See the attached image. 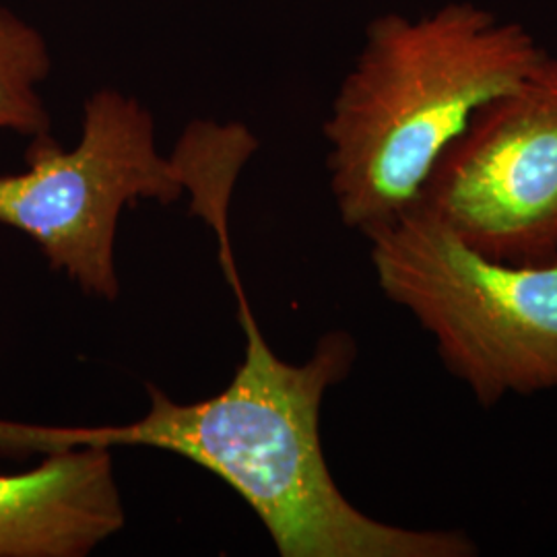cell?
Segmentation results:
<instances>
[{"instance_id":"8992f818","label":"cell","mask_w":557,"mask_h":557,"mask_svg":"<svg viewBox=\"0 0 557 557\" xmlns=\"http://www.w3.org/2000/svg\"><path fill=\"white\" fill-rule=\"evenodd\" d=\"M126 524L108 448L48 453L38 467L0 473V557H85Z\"/></svg>"},{"instance_id":"52a82bcc","label":"cell","mask_w":557,"mask_h":557,"mask_svg":"<svg viewBox=\"0 0 557 557\" xmlns=\"http://www.w3.org/2000/svg\"><path fill=\"white\" fill-rule=\"evenodd\" d=\"M50 66L40 32L0 7V131L25 137L50 133V114L38 94Z\"/></svg>"},{"instance_id":"3957f363","label":"cell","mask_w":557,"mask_h":557,"mask_svg":"<svg viewBox=\"0 0 557 557\" xmlns=\"http://www.w3.org/2000/svg\"><path fill=\"white\" fill-rule=\"evenodd\" d=\"M363 236L382 294L479 405L557 393V260L492 259L418 207Z\"/></svg>"},{"instance_id":"7a4b0ae2","label":"cell","mask_w":557,"mask_h":557,"mask_svg":"<svg viewBox=\"0 0 557 557\" xmlns=\"http://www.w3.org/2000/svg\"><path fill=\"white\" fill-rule=\"evenodd\" d=\"M547 57L527 27L473 2L372 21L324 122L341 221L368 234L411 209L479 110Z\"/></svg>"},{"instance_id":"5b68a950","label":"cell","mask_w":557,"mask_h":557,"mask_svg":"<svg viewBox=\"0 0 557 557\" xmlns=\"http://www.w3.org/2000/svg\"><path fill=\"white\" fill-rule=\"evenodd\" d=\"M413 207L492 259L557 260L556 57L479 110Z\"/></svg>"},{"instance_id":"6da1fadb","label":"cell","mask_w":557,"mask_h":557,"mask_svg":"<svg viewBox=\"0 0 557 557\" xmlns=\"http://www.w3.org/2000/svg\"><path fill=\"white\" fill-rule=\"evenodd\" d=\"M227 211L207 220L220 244L221 271L238 301L244 356L213 397L178 403L147 384L145 418L108 425H23L0 421L7 455L77 446L156 448L186 458L227 483L260 518L281 557H473L460 531H421L382 522L338 490L322 448L326 393L349 376L358 345L337 331L320 337L304 363L278 358L260 331L238 264Z\"/></svg>"},{"instance_id":"277c9868","label":"cell","mask_w":557,"mask_h":557,"mask_svg":"<svg viewBox=\"0 0 557 557\" xmlns=\"http://www.w3.org/2000/svg\"><path fill=\"white\" fill-rule=\"evenodd\" d=\"M200 124L161 156L156 122L139 101L100 89L83 108L81 139L64 149L50 133L32 137L27 168L0 176V223L34 239L52 271L87 296L119 298L116 234L124 207L172 205L195 178Z\"/></svg>"}]
</instances>
